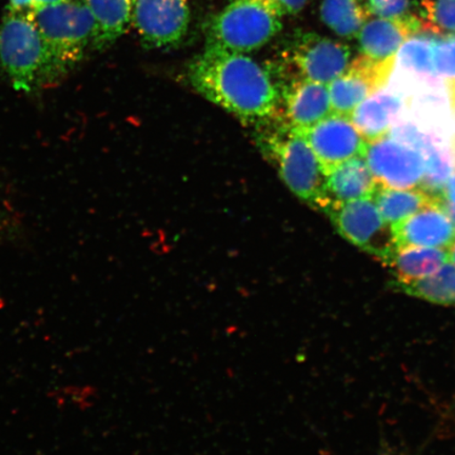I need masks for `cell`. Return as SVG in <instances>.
<instances>
[{
    "label": "cell",
    "instance_id": "obj_32",
    "mask_svg": "<svg viewBox=\"0 0 455 455\" xmlns=\"http://www.w3.org/2000/svg\"><path fill=\"white\" fill-rule=\"evenodd\" d=\"M420 2H422V5L424 7V5H426L427 4H429L430 2H432V0H420Z\"/></svg>",
    "mask_w": 455,
    "mask_h": 455
},
{
    "label": "cell",
    "instance_id": "obj_13",
    "mask_svg": "<svg viewBox=\"0 0 455 455\" xmlns=\"http://www.w3.org/2000/svg\"><path fill=\"white\" fill-rule=\"evenodd\" d=\"M396 249H447L455 240V225L441 203L432 204L392 225Z\"/></svg>",
    "mask_w": 455,
    "mask_h": 455
},
{
    "label": "cell",
    "instance_id": "obj_20",
    "mask_svg": "<svg viewBox=\"0 0 455 455\" xmlns=\"http://www.w3.org/2000/svg\"><path fill=\"white\" fill-rule=\"evenodd\" d=\"M373 199L380 215L391 226L424 208L441 203V198L430 195L422 188L396 190L379 187Z\"/></svg>",
    "mask_w": 455,
    "mask_h": 455
},
{
    "label": "cell",
    "instance_id": "obj_11",
    "mask_svg": "<svg viewBox=\"0 0 455 455\" xmlns=\"http://www.w3.org/2000/svg\"><path fill=\"white\" fill-rule=\"evenodd\" d=\"M303 132L326 176L349 159L363 157L366 150L367 140L350 117L340 114H330Z\"/></svg>",
    "mask_w": 455,
    "mask_h": 455
},
{
    "label": "cell",
    "instance_id": "obj_16",
    "mask_svg": "<svg viewBox=\"0 0 455 455\" xmlns=\"http://www.w3.org/2000/svg\"><path fill=\"white\" fill-rule=\"evenodd\" d=\"M420 28L423 22L415 16L368 20L357 36L361 54L379 60L395 57L403 44Z\"/></svg>",
    "mask_w": 455,
    "mask_h": 455
},
{
    "label": "cell",
    "instance_id": "obj_12",
    "mask_svg": "<svg viewBox=\"0 0 455 455\" xmlns=\"http://www.w3.org/2000/svg\"><path fill=\"white\" fill-rule=\"evenodd\" d=\"M434 39L411 37L395 55V69L388 85L405 101L419 91L443 84L435 71Z\"/></svg>",
    "mask_w": 455,
    "mask_h": 455
},
{
    "label": "cell",
    "instance_id": "obj_27",
    "mask_svg": "<svg viewBox=\"0 0 455 455\" xmlns=\"http://www.w3.org/2000/svg\"><path fill=\"white\" fill-rule=\"evenodd\" d=\"M441 204L455 225V173L443 186L441 193Z\"/></svg>",
    "mask_w": 455,
    "mask_h": 455
},
{
    "label": "cell",
    "instance_id": "obj_9",
    "mask_svg": "<svg viewBox=\"0 0 455 455\" xmlns=\"http://www.w3.org/2000/svg\"><path fill=\"white\" fill-rule=\"evenodd\" d=\"M189 0H134L132 26L145 47H175L187 36Z\"/></svg>",
    "mask_w": 455,
    "mask_h": 455
},
{
    "label": "cell",
    "instance_id": "obj_19",
    "mask_svg": "<svg viewBox=\"0 0 455 455\" xmlns=\"http://www.w3.org/2000/svg\"><path fill=\"white\" fill-rule=\"evenodd\" d=\"M448 261L447 249L407 247L396 249L384 263L396 281L411 282L435 275Z\"/></svg>",
    "mask_w": 455,
    "mask_h": 455
},
{
    "label": "cell",
    "instance_id": "obj_18",
    "mask_svg": "<svg viewBox=\"0 0 455 455\" xmlns=\"http://www.w3.org/2000/svg\"><path fill=\"white\" fill-rule=\"evenodd\" d=\"M93 16L94 50H104L132 26L134 0H84Z\"/></svg>",
    "mask_w": 455,
    "mask_h": 455
},
{
    "label": "cell",
    "instance_id": "obj_2",
    "mask_svg": "<svg viewBox=\"0 0 455 455\" xmlns=\"http://www.w3.org/2000/svg\"><path fill=\"white\" fill-rule=\"evenodd\" d=\"M0 67L13 88L26 93L52 87L69 73L30 15L10 8L0 24Z\"/></svg>",
    "mask_w": 455,
    "mask_h": 455
},
{
    "label": "cell",
    "instance_id": "obj_21",
    "mask_svg": "<svg viewBox=\"0 0 455 455\" xmlns=\"http://www.w3.org/2000/svg\"><path fill=\"white\" fill-rule=\"evenodd\" d=\"M320 14L323 24L344 38L357 36L371 15L365 0H323Z\"/></svg>",
    "mask_w": 455,
    "mask_h": 455
},
{
    "label": "cell",
    "instance_id": "obj_7",
    "mask_svg": "<svg viewBox=\"0 0 455 455\" xmlns=\"http://www.w3.org/2000/svg\"><path fill=\"white\" fill-rule=\"evenodd\" d=\"M284 55L299 78L327 85L348 69L351 62L348 45L315 32H295Z\"/></svg>",
    "mask_w": 455,
    "mask_h": 455
},
{
    "label": "cell",
    "instance_id": "obj_10",
    "mask_svg": "<svg viewBox=\"0 0 455 455\" xmlns=\"http://www.w3.org/2000/svg\"><path fill=\"white\" fill-rule=\"evenodd\" d=\"M395 57L385 60L361 54L339 77L328 84L333 113L349 116L363 100L389 83Z\"/></svg>",
    "mask_w": 455,
    "mask_h": 455
},
{
    "label": "cell",
    "instance_id": "obj_5",
    "mask_svg": "<svg viewBox=\"0 0 455 455\" xmlns=\"http://www.w3.org/2000/svg\"><path fill=\"white\" fill-rule=\"evenodd\" d=\"M44 42L68 71L93 49L95 25L84 0H62L28 12Z\"/></svg>",
    "mask_w": 455,
    "mask_h": 455
},
{
    "label": "cell",
    "instance_id": "obj_24",
    "mask_svg": "<svg viewBox=\"0 0 455 455\" xmlns=\"http://www.w3.org/2000/svg\"><path fill=\"white\" fill-rule=\"evenodd\" d=\"M427 22L423 30L443 36H455V0H432L424 5Z\"/></svg>",
    "mask_w": 455,
    "mask_h": 455
},
{
    "label": "cell",
    "instance_id": "obj_6",
    "mask_svg": "<svg viewBox=\"0 0 455 455\" xmlns=\"http://www.w3.org/2000/svg\"><path fill=\"white\" fill-rule=\"evenodd\" d=\"M326 212L341 236L383 263L395 251L392 226L380 215L373 197L335 204Z\"/></svg>",
    "mask_w": 455,
    "mask_h": 455
},
{
    "label": "cell",
    "instance_id": "obj_28",
    "mask_svg": "<svg viewBox=\"0 0 455 455\" xmlns=\"http://www.w3.org/2000/svg\"><path fill=\"white\" fill-rule=\"evenodd\" d=\"M19 12L28 13L34 10L33 0H10L9 7Z\"/></svg>",
    "mask_w": 455,
    "mask_h": 455
},
{
    "label": "cell",
    "instance_id": "obj_25",
    "mask_svg": "<svg viewBox=\"0 0 455 455\" xmlns=\"http://www.w3.org/2000/svg\"><path fill=\"white\" fill-rule=\"evenodd\" d=\"M370 14L380 19H407L411 13V0H365Z\"/></svg>",
    "mask_w": 455,
    "mask_h": 455
},
{
    "label": "cell",
    "instance_id": "obj_15",
    "mask_svg": "<svg viewBox=\"0 0 455 455\" xmlns=\"http://www.w3.org/2000/svg\"><path fill=\"white\" fill-rule=\"evenodd\" d=\"M405 110V100L387 84L363 100L352 112L350 119L363 140L372 141L389 135Z\"/></svg>",
    "mask_w": 455,
    "mask_h": 455
},
{
    "label": "cell",
    "instance_id": "obj_4",
    "mask_svg": "<svg viewBox=\"0 0 455 455\" xmlns=\"http://www.w3.org/2000/svg\"><path fill=\"white\" fill-rule=\"evenodd\" d=\"M282 28V16L258 0H232L204 27L206 48L252 52L270 43Z\"/></svg>",
    "mask_w": 455,
    "mask_h": 455
},
{
    "label": "cell",
    "instance_id": "obj_30",
    "mask_svg": "<svg viewBox=\"0 0 455 455\" xmlns=\"http://www.w3.org/2000/svg\"><path fill=\"white\" fill-rule=\"evenodd\" d=\"M447 252L449 263H451L453 266H455V240L451 244V246L447 248Z\"/></svg>",
    "mask_w": 455,
    "mask_h": 455
},
{
    "label": "cell",
    "instance_id": "obj_26",
    "mask_svg": "<svg viewBox=\"0 0 455 455\" xmlns=\"http://www.w3.org/2000/svg\"><path fill=\"white\" fill-rule=\"evenodd\" d=\"M258 2L264 4L283 17L299 13L308 0H258Z\"/></svg>",
    "mask_w": 455,
    "mask_h": 455
},
{
    "label": "cell",
    "instance_id": "obj_3",
    "mask_svg": "<svg viewBox=\"0 0 455 455\" xmlns=\"http://www.w3.org/2000/svg\"><path fill=\"white\" fill-rule=\"evenodd\" d=\"M261 149L278 169L283 183L311 206L326 207V179L303 131L283 124L260 136Z\"/></svg>",
    "mask_w": 455,
    "mask_h": 455
},
{
    "label": "cell",
    "instance_id": "obj_17",
    "mask_svg": "<svg viewBox=\"0 0 455 455\" xmlns=\"http://www.w3.org/2000/svg\"><path fill=\"white\" fill-rule=\"evenodd\" d=\"M379 187L366 159L362 156L351 158L327 175L323 212L335 204L373 197Z\"/></svg>",
    "mask_w": 455,
    "mask_h": 455
},
{
    "label": "cell",
    "instance_id": "obj_31",
    "mask_svg": "<svg viewBox=\"0 0 455 455\" xmlns=\"http://www.w3.org/2000/svg\"><path fill=\"white\" fill-rule=\"evenodd\" d=\"M451 156H452L454 169H455V134L453 135V138L451 140Z\"/></svg>",
    "mask_w": 455,
    "mask_h": 455
},
{
    "label": "cell",
    "instance_id": "obj_29",
    "mask_svg": "<svg viewBox=\"0 0 455 455\" xmlns=\"http://www.w3.org/2000/svg\"><path fill=\"white\" fill-rule=\"evenodd\" d=\"M60 2H62V0H33L34 10L44 7V5L56 4V3H60Z\"/></svg>",
    "mask_w": 455,
    "mask_h": 455
},
{
    "label": "cell",
    "instance_id": "obj_1",
    "mask_svg": "<svg viewBox=\"0 0 455 455\" xmlns=\"http://www.w3.org/2000/svg\"><path fill=\"white\" fill-rule=\"evenodd\" d=\"M188 77L204 98L243 122L275 116L282 93L270 73L251 57L206 48L188 68Z\"/></svg>",
    "mask_w": 455,
    "mask_h": 455
},
{
    "label": "cell",
    "instance_id": "obj_14",
    "mask_svg": "<svg viewBox=\"0 0 455 455\" xmlns=\"http://www.w3.org/2000/svg\"><path fill=\"white\" fill-rule=\"evenodd\" d=\"M284 106V116L290 127L299 131L315 126L332 114L327 84L299 78L282 94Z\"/></svg>",
    "mask_w": 455,
    "mask_h": 455
},
{
    "label": "cell",
    "instance_id": "obj_8",
    "mask_svg": "<svg viewBox=\"0 0 455 455\" xmlns=\"http://www.w3.org/2000/svg\"><path fill=\"white\" fill-rule=\"evenodd\" d=\"M363 158L379 187L408 190L422 184L426 169L422 153L390 135L367 141Z\"/></svg>",
    "mask_w": 455,
    "mask_h": 455
},
{
    "label": "cell",
    "instance_id": "obj_23",
    "mask_svg": "<svg viewBox=\"0 0 455 455\" xmlns=\"http://www.w3.org/2000/svg\"><path fill=\"white\" fill-rule=\"evenodd\" d=\"M434 62L437 76L445 85L455 116V36H446L435 41Z\"/></svg>",
    "mask_w": 455,
    "mask_h": 455
},
{
    "label": "cell",
    "instance_id": "obj_22",
    "mask_svg": "<svg viewBox=\"0 0 455 455\" xmlns=\"http://www.w3.org/2000/svg\"><path fill=\"white\" fill-rule=\"evenodd\" d=\"M391 287L430 303L455 306V266L448 261L434 275L411 282L395 281Z\"/></svg>",
    "mask_w": 455,
    "mask_h": 455
}]
</instances>
